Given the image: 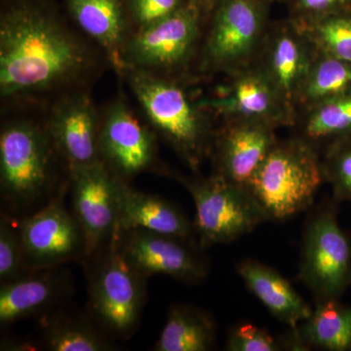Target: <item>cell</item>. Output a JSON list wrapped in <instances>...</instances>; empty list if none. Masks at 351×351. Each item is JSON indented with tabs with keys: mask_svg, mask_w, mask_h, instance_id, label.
I'll list each match as a JSON object with an SVG mask.
<instances>
[{
	"mask_svg": "<svg viewBox=\"0 0 351 351\" xmlns=\"http://www.w3.org/2000/svg\"><path fill=\"white\" fill-rule=\"evenodd\" d=\"M86 58L56 20L36 7H14L0 24L2 97L43 91L77 75Z\"/></svg>",
	"mask_w": 351,
	"mask_h": 351,
	"instance_id": "cell-1",
	"label": "cell"
},
{
	"mask_svg": "<svg viewBox=\"0 0 351 351\" xmlns=\"http://www.w3.org/2000/svg\"><path fill=\"white\" fill-rule=\"evenodd\" d=\"M324 177L314 145L300 137L277 141L247 191L269 219H285L313 204Z\"/></svg>",
	"mask_w": 351,
	"mask_h": 351,
	"instance_id": "cell-2",
	"label": "cell"
},
{
	"mask_svg": "<svg viewBox=\"0 0 351 351\" xmlns=\"http://www.w3.org/2000/svg\"><path fill=\"white\" fill-rule=\"evenodd\" d=\"M129 80L152 123L191 167H197L211 147L209 125L199 110L173 83L141 71H134Z\"/></svg>",
	"mask_w": 351,
	"mask_h": 351,
	"instance_id": "cell-3",
	"label": "cell"
},
{
	"mask_svg": "<svg viewBox=\"0 0 351 351\" xmlns=\"http://www.w3.org/2000/svg\"><path fill=\"white\" fill-rule=\"evenodd\" d=\"M49 134L27 122H13L0 135V180L4 199L31 206L47 193L52 180Z\"/></svg>",
	"mask_w": 351,
	"mask_h": 351,
	"instance_id": "cell-4",
	"label": "cell"
},
{
	"mask_svg": "<svg viewBox=\"0 0 351 351\" xmlns=\"http://www.w3.org/2000/svg\"><path fill=\"white\" fill-rule=\"evenodd\" d=\"M184 184L195 202L193 228L202 246L230 243L269 221L247 189L226 181L221 176Z\"/></svg>",
	"mask_w": 351,
	"mask_h": 351,
	"instance_id": "cell-5",
	"label": "cell"
},
{
	"mask_svg": "<svg viewBox=\"0 0 351 351\" xmlns=\"http://www.w3.org/2000/svg\"><path fill=\"white\" fill-rule=\"evenodd\" d=\"M265 0H221L205 45V59L214 68L237 73L251 66L267 38Z\"/></svg>",
	"mask_w": 351,
	"mask_h": 351,
	"instance_id": "cell-6",
	"label": "cell"
},
{
	"mask_svg": "<svg viewBox=\"0 0 351 351\" xmlns=\"http://www.w3.org/2000/svg\"><path fill=\"white\" fill-rule=\"evenodd\" d=\"M350 243L334 214L321 211L307 223L302 241L300 279L316 302L336 299L351 278Z\"/></svg>",
	"mask_w": 351,
	"mask_h": 351,
	"instance_id": "cell-7",
	"label": "cell"
},
{
	"mask_svg": "<svg viewBox=\"0 0 351 351\" xmlns=\"http://www.w3.org/2000/svg\"><path fill=\"white\" fill-rule=\"evenodd\" d=\"M143 277L114 247L92 277V311L99 322L117 336H129L137 326L144 306Z\"/></svg>",
	"mask_w": 351,
	"mask_h": 351,
	"instance_id": "cell-8",
	"label": "cell"
},
{
	"mask_svg": "<svg viewBox=\"0 0 351 351\" xmlns=\"http://www.w3.org/2000/svg\"><path fill=\"white\" fill-rule=\"evenodd\" d=\"M73 216L82 228L85 255L117 237L120 178L103 161L71 170Z\"/></svg>",
	"mask_w": 351,
	"mask_h": 351,
	"instance_id": "cell-9",
	"label": "cell"
},
{
	"mask_svg": "<svg viewBox=\"0 0 351 351\" xmlns=\"http://www.w3.org/2000/svg\"><path fill=\"white\" fill-rule=\"evenodd\" d=\"M25 267L47 269L85 255V240L62 198L51 201L19 223Z\"/></svg>",
	"mask_w": 351,
	"mask_h": 351,
	"instance_id": "cell-10",
	"label": "cell"
},
{
	"mask_svg": "<svg viewBox=\"0 0 351 351\" xmlns=\"http://www.w3.org/2000/svg\"><path fill=\"white\" fill-rule=\"evenodd\" d=\"M199 9L191 2L144 27L126 44L127 63L143 68H171L182 63L199 34Z\"/></svg>",
	"mask_w": 351,
	"mask_h": 351,
	"instance_id": "cell-11",
	"label": "cell"
},
{
	"mask_svg": "<svg viewBox=\"0 0 351 351\" xmlns=\"http://www.w3.org/2000/svg\"><path fill=\"white\" fill-rule=\"evenodd\" d=\"M200 106L211 108L228 120L263 122L276 128L288 125L295 119V113L284 103L258 64L235 73L225 93L205 100Z\"/></svg>",
	"mask_w": 351,
	"mask_h": 351,
	"instance_id": "cell-12",
	"label": "cell"
},
{
	"mask_svg": "<svg viewBox=\"0 0 351 351\" xmlns=\"http://www.w3.org/2000/svg\"><path fill=\"white\" fill-rule=\"evenodd\" d=\"M128 233L120 250L143 276L163 274L186 282H198L207 276L206 265L186 241L145 230Z\"/></svg>",
	"mask_w": 351,
	"mask_h": 351,
	"instance_id": "cell-13",
	"label": "cell"
},
{
	"mask_svg": "<svg viewBox=\"0 0 351 351\" xmlns=\"http://www.w3.org/2000/svg\"><path fill=\"white\" fill-rule=\"evenodd\" d=\"M258 66L291 112H295L298 99L308 75L315 50L292 21L270 34L263 44Z\"/></svg>",
	"mask_w": 351,
	"mask_h": 351,
	"instance_id": "cell-14",
	"label": "cell"
},
{
	"mask_svg": "<svg viewBox=\"0 0 351 351\" xmlns=\"http://www.w3.org/2000/svg\"><path fill=\"white\" fill-rule=\"evenodd\" d=\"M100 156L123 177L147 169L156 154V143L123 103L115 104L108 112L99 134Z\"/></svg>",
	"mask_w": 351,
	"mask_h": 351,
	"instance_id": "cell-15",
	"label": "cell"
},
{
	"mask_svg": "<svg viewBox=\"0 0 351 351\" xmlns=\"http://www.w3.org/2000/svg\"><path fill=\"white\" fill-rule=\"evenodd\" d=\"M276 129L263 122L228 120L218 138V175L247 189L278 141Z\"/></svg>",
	"mask_w": 351,
	"mask_h": 351,
	"instance_id": "cell-16",
	"label": "cell"
},
{
	"mask_svg": "<svg viewBox=\"0 0 351 351\" xmlns=\"http://www.w3.org/2000/svg\"><path fill=\"white\" fill-rule=\"evenodd\" d=\"M99 134L96 113L86 97H73L60 104L51 117L53 145L71 170L101 161Z\"/></svg>",
	"mask_w": 351,
	"mask_h": 351,
	"instance_id": "cell-17",
	"label": "cell"
},
{
	"mask_svg": "<svg viewBox=\"0 0 351 351\" xmlns=\"http://www.w3.org/2000/svg\"><path fill=\"white\" fill-rule=\"evenodd\" d=\"M145 230L186 241L193 226L186 215L169 201L129 188L120 179L117 235Z\"/></svg>",
	"mask_w": 351,
	"mask_h": 351,
	"instance_id": "cell-18",
	"label": "cell"
},
{
	"mask_svg": "<svg viewBox=\"0 0 351 351\" xmlns=\"http://www.w3.org/2000/svg\"><path fill=\"white\" fill-rule=\"evenodd\" d=\"M237 272L263 306L292 329L311 316L313 308L272 267L247 258L239 263Z\"/></svg>",
	"mask_w": 351,
	"mask_h": 351,
	"instance_id": "cell-19",
	"label": "cell"
},
{
	"mask_svg": "<svg viewBox=\"0 0 351 351\" xmlns=\"http://www.w3.org/2000/svg\"><path fill=\"white\" fill-rule=\"evenodd\" d=\"M291 346L343 351L351 348V309L336 299L318 301L311 316L293 329Z\"/></svg>",
	"mask_w": 351,
	"mask_h": 351,
	"instance_id": "cell-20",
	"label": "cell"
},
{
	"mask_svg": "<svg viewBox=\"0 0 351 351\" xmlns=\"http://www.w3.org/2000/svg\"><path fill=\"white\" fill-rule=\"evenodd\" d=\"M63 276L53 272L19 277L0 289L2 326L29 317L56 301L64 290Z\"/></svg>",
	"mask_w": 351,
	"mask_h": 351,
	"instance_id": "cell-21",
	"label": "cell"
},
{
	"mask_svg": "<svg viewBox=\"0 0 351 351\" xmlns=\"http://www.w3.org/2000/svg\"><path fill=\"white\" fill-rule=\"evenodd\" d=\"M216 330L211 318L195 307H171L156 345L157 351H207L213 348Z\"/></svg>",
	"mask_w": 351,
	"mask_h": 351,
	"instance_id": "cell-22",
	"label": "cell"
},
{
	"mask_svg": "<svg viewBox=\"0 0 351 351\" xmlns=\"http://www.w3.org/2000/svg\"><path fill=\"white\" fill-rule=\"evenodd\" d=\"M66 3L83 31L108 52L117 54L125 31L119 0H66Z\"/></svg>",
	"mask_w": 351,
	"mask_h": 351,
	"instance_id": "cell-23",
	"label": "cell"
},
{
	"mask_svg": "<svg viewBox=\"0 0 351 351\" xmlns=\"http://www.w3.org/2000/svg\"><path fill=\"white\" fill-rule=\"evenodd\" d=\"M350 91L351 64L315 51L297 107L306 110Z\"/></svg>",
	"mask_w": 351,
	"mask_h": 351,
	"instance_id": "cell-24",
	"label": "cell"
},
{
	"mask_svg": "<svg viewBox=\"0 0 351 351\" xmlns=\"http://www.w3.org/2000/svg\"><path fill=\"white\" fill-rule=\"evenodd\" d=\"M302 138L317 145L351 138V91L306 110Z\"/></svg>",
	"mask_w": 351,
	"mask_h": 351,
	"instance_id": "cell-25",
	"label": "cell"
},
{
	"mask_svg": "<svg viewBox=\"0 0 351 351\" xmlns=\"http://www.w3.org/2000/svg\"><path fill=\"white\" fill-rule=\"evenodd\" d=\"M291 21L316 52L351 64V10L319 19Z\"/></svg>",
	"mask_w": 351,
	"mask_h": 351,
	"instance_id": "cell-26",
	"label": "cell"
},
{
	"mask_svg": "<svg viewBox=\"0 0 351 351\" xmlns=\"http://www.w3.org/2000/svg\"><path fill=\"white\" fill-rule=\"evenodd\" d=\"M46 346L53 351H103L110 343L83 320L56 319L46 328Z\"/></svg>",
	"mask_w": 351,
	"mask_h": 351,
	"instance_id": "cell-27",
	"label": "cell"
},
{
	"mask_svg": "<svg viewBox=\"0 0 351 351\" xmlns=\"http://www.w3.org/2000/svg\"><path fill=\"white\" fill-rule=\"evenodd\" d=\"M25 269L24 252L19 230L14 228L8 219L0 223V280L10 282L21 277Z\"/></svg>",
	"mask_w": 351,
	"mask_h": 351,
	"instance_id": "cell-28",
	"label": "cell"
},
{
	"mask_svg": "<svg viewBox=\"0 0 351 351\" xmlns=\"http://www.w3.org/2000/svg\"><path fill=\"white\" fill-rule=\"evenodd\" d=\"M322 164L324 176L331 181L337 195L351 199V138L330 145Z\"/></svg>",
	"mask_w": 351,
	"mask_h": 351,
	"instance_id": "cell-29",
	"label": "cell"
},
{
	"mask_svg": "<svg viewBox=\"0 0 351 351\" xmlns=\"http://www.w3.org/2000/svg\"><path fill=\"white\" fill-rule=\"evenodd\" d=\"M282 346L265 330L250 323L233 328L228 341L230 351H277Z\"/></svg>",
	"mask_w": 351,
	"mask_h": 351,
	"instance_id": "cell-30",
	"label": "cell"
},
{
	"mask_svg": "<svg viewBox=\"0 0 351 351\" xmlns=\"http://www.w3.org/2000/svg\"><path fill=\"white\" fill-rule=\"evenodd\" d=\"M294 21H311L351 10V0H291Z\"/></svg>",
	"mask_w": 351,
	"mask_h": 351,
	"instance_id": "cell-31",
	"label": "cell"
},
{
	"mask_svg": "<svg viewBox=\"0 0 351 351\" xmlns=\"http://www.w3.org/2000/svg\"><path fill=\"white\" fill-rule=\"evenodd\" d=\"M184 4L182 0H130L132 14L141 27L167 17Z\"/></svg>",
	"mask_w": 351,
	"mask_h": 351,
	"instance_id": "cell-32",
	"label": "cell"
},
{
	"mask_svg": "<svg viewBox=\"0 0 351 351\" xmlns=\"http://www.w3.org/2000/svg\"><path fill=\"white\" fill-rule=\"evenodd\" d=\"M221 0H189L191 4L201 9H212L219 5Z\"/></svg>",
	"mask_w": 351,
	"mask_h": 351,
	"instance_id": "cell-33",
	"label": "cell"
},
{
	"mask_svg": "<svg viewBox=\"0 0 351 351\" xmlns=\"http://www.w3.org/2000/svg\"><path fill=\"white\" fill-rule=\"evenodd\" d=\"M265 1L270 2V1H274V0H265Z\"/></svg>",
	"mask_w": 351,
	"mask_h": 351,
	"instance_id": "cell-34",
	"label": "cell"
}]
</instances>
